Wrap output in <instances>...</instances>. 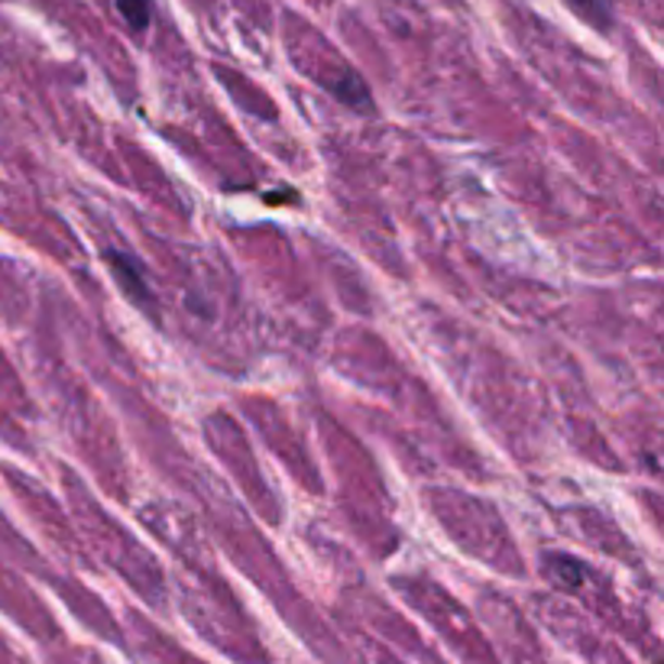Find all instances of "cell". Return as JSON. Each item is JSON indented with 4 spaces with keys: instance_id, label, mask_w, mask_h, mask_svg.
<instances>
[{
    "instance_id": "cell-1",
    "label": "cell",
    "mask_w": 664,
    "mask_h": 664,
    "mask_svg": "<svg viewBox=\"0 0 664 664\" xmlns=\"http://www.w3.org/2000/svg\"><path fill=\"white\" fill-rule=\"evenodd\" d=\"M587 23H593L597 29H610L613 26V0H567Z\"/></svg>"
},
{
    "instance_id": "cell-2",
    "label": "cell",
    "mask_w": 664,
    "mask_h": 664,
    "mask_svg": "<svg viewBox=\"0 0 664 664\" xmlns=\"http://www.w3.org/2000/svg\"><path fill=\"white\" fill-rule=\"evenodd\" d=\"M548 574L558 580V584H564V587H580L584 584V577H587V571H584V564L580 561H574V558H548Z\"/></svg>"
},
{
    "instance_id": "cell-3",
    "label": "cell",
    "mask_w": 664,
    "mask_h": 664,
    "mask_svg": "<svg viewBox=\"0 0 664 664\" xmlns=\"http://www.w3.org/2000/svg\"><path fill=\"white\" fill-rule=\"evenodd\" d=\"M114 3H117V13L127 20L130 29L143 33L150 26V20H153V3L150 0H114Z\"/></svg>"
},
{
    "instance_id": "cell-4",
    "label": "cell",
    "mask_w": 664,
    "mask_h": 664,
    "mask_svg": "<svg viewBox=\"0 0 664 664\" xmlns=\"http://www.w3.org/2000/svg\"><path fill=\"white\" fill-rule=\"evenodd\" d=\"M337 94H341V101H347V104H367V101H370V98H367V88H363V81H360L357 75H347L344 85H337Z\"/></svg>"
}]
</instances>
